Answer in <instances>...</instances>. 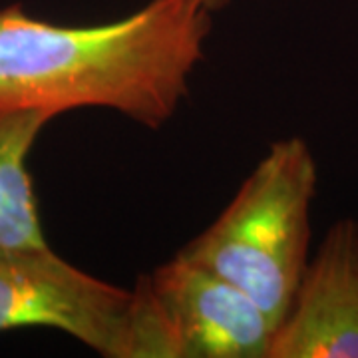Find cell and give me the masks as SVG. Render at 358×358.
Here are the masks:
<instances>
[{
	"label": "cell",
	"instance_id": "52a82bcc",
	"mask_svg": "<svg viewBox=\"0 0 358 358\" xmlns=\"http://www.w3.org/2000/svg\"><path fill=\"white\" fill-rule=\"evenodd\" d=\"M203 4L205 8H209L211 13H217L221 8H225L229 4V0H199Z\"/></svg>",
	"mask_w": 358,
	"mask_h": 358
},
{
	"label": "cell",
	"instance_id": "5b68a950",
	"mask_svg": "<svg viewBox=\"0 0 358 358\" xmlns=\"http://www.w3.org/2000/svg\"><path fill=\"white\" fill-rule=\"evenodd\" d=\"M268 358H358V223L343 219L308 261Z\"/></svg>",
	"mask_w": 358,
	"mask_h": 358
},
{
	"label": "cell",
	"instance_id": "8992f818",
	"mask_svg": "<svg viewBox=\"0 0 358 358\" xmlns=\"http://www.w3.org/2000/svg\"><path fill=\"white\" fill-rule=\"evenodd\" d=\"M56 115L34 108L0 106V247H50L42 231L28 155Z\"/></svg>",
	"mask_w": 358,
	"mask_h": 358
},
{
	"label": "cell",
	"instance_id": "3957f363",
	"mask_svg": "<svg viewBox=\"0 0 358 358\" xmlns=\"http://www.w3.org/2000/svg\"><path fill=\"white\" fill-rule=\"evenodd\" d=\"M134 291L140 358H268L275 320L211 268L178 253Z\"/></svg>",
	"mask_w": 358,
	"mask_h": 358
},
{
	"label": "cell",
	"instance_id": "6da1fadb",
	"mask_svg": "<svg viewBox=\"0 0 358 358\" xmlns=\"http://www.w3.org/2000/svg\"><path fill=\"white\" fill-rule=\"evenodd\" d=\"M213 13L199 0H150L112 22L64 26L20 4L0 10V106L54 115L106 108L159 129L189 96Z\"/></svg>",
	"mask_w": 358,
	"mask_h": 358
},
{
	"label": "cell",
	"instance_id": "277c9868",
	"mask_svg": "<svg viewBox=\"0 0 358 358\" xmlns=\"http://www.w3.org/2000/svg\"><path fill=\"white\" fill-rule=\"evenodd\" d=\"M134 289L106 282L50 247H0V334L56 329L103 358H136Z\"/></svg>",
	"mask_w": 358,
	"mask_h": 358
},
{
	"label": "cell",
	"instance_id": "7a4b0ae2",
	"mask_svg": "<svg viewBox=\"0 0 358 358\" xmlns=\"http://www.w3.org/2000/svg\"><path fill=\"white\" fill-rule=\"evenodd\" d=\"M315 192L307 141H275L223 213L179 255L243 289L279 327L308 265Z\"/></svg>",
	"mask_w": 358,
	"mask_h": 358
}]
</instances>
